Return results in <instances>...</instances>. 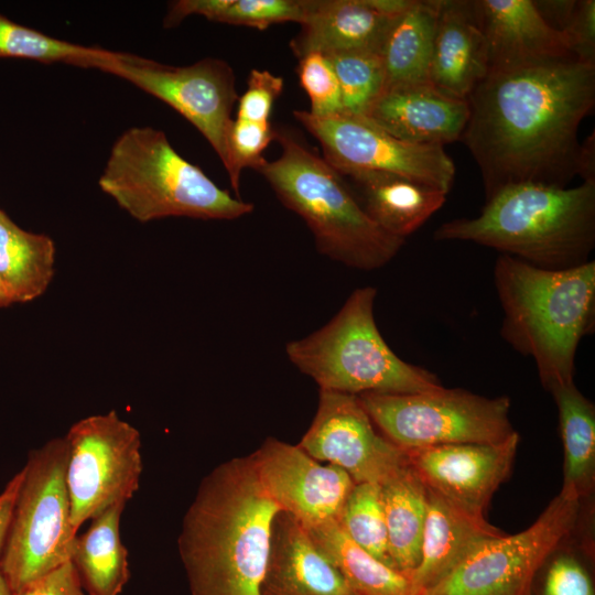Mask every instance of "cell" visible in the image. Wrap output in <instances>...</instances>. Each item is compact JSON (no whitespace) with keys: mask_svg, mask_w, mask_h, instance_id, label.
Returning a JSON list of instances; mask_svg holds the SVG:
<instances>
[{"mask_svg":"<svg viewBox=\"0 0 595 595\" xmlns=\"http://www.w3.org/2000/svg\"><path fill=\"white\" fill-rule=\"evenodd\" d=\"M98 183L141 223L165 217L228 220L253 210L252 204L217 186L152 127L130 128L116 140Z\"/></svg>","mask_w":595,"mask_h":595,"instance_id":"8992f818","label":"cell"},{"mask_svg":"<svg viewBox=\"0 0 595 595\" xmlns=\"http://www.w3.org/2000/svg\"><path fill=\"white\" fill-rule=\"evenodd\" d=\"M501 534L487 520L464 513L426 489L420 562L410 575L414 595L441 581L484 540Z\"/></svg>","mask_w":595,"mask_h":595,"instance_id":"7402d4cb","label":"cell"},{"mask_svg":"<svg viewBox=\"0 0 595 595\" xmlns=\"http://www.w3.org/2000/svg\"><path fill=\"white\" fill-rule=\"evenodd\" d=\"M0 595H14V593L12 592L8 581L6 580L1 571H0Z\"/></svg>","mask_w":595,"mask_h":595,"instance_id":"7bdbcfd3","label":"cell"},{"mask_svg":"<svg viewBox=\"0 0 595 595\" xmlns=\"http://www.w3.org/2000/svg\"><path fill=\"white\" fill-rule=\"evenodd\" d=\"M67 448L55 437L32 450L22 468L0 571L15 594L72 560L76 534L65 482Z\"/></svg>","mask_w":595,"mask_h":595,"instance_id":"ba28073f","label":"cell"},{"mask_svg":"<svg viewBox=\"0 0 595 595\" xmlns=\"http://www.w3.org/2000/svg\"><path fill=\"white\" fill-rule=\"evenodd\" d=\"M542 595H595L593 583L582 564L572 555L560 554L548 567Z\"/></svg>","mask_w":595,"mask_h":595,"instance_id":"8d00e7d4","label":"cell"},{"mask_svg":"<svg viewBox=\"0 0 595 595\" xmlns=\"http://www.w3.org/2000/svg\"><path fill=\"white\" fill-rule=\"evenodd\" d=\"M306 0H178L167 7L164 28H174L190 15L209 21L264 30L283 22L301 23Z\"/></svg>","mask_w":595,"mask_h":595,"instance_id":"f546056e","label":"cell"},{"mask_svg":"<svg viewBox=\"0 0 595 595\" xmlns=\"http://www.w3.org/2000/svg\"><path fill=\"white\" fill-rule=\"evenodd\" d=\"M520 442L518 432L491 444H446L407 452L426 489L464 513L486 520L485 510L508 478Z\"/></svg>","mask_w":595,"mask_h":595,"instance_id":"2e32d148","label":"cell"},{"mask_svg":"<svg viewBox=\"0 0 595 595\" xmlns=\"http://www.w3.org/2000/svg\"><path fill=\"white\" fill-rule=\"evenodd\" d=\"M577 176L583 182L595 183V136L594 131L581 143Z\"/></svg>","mask_w":595,"mask_h":595,"instance_id":"60d3db41","label":"cell"},{"mask_svg":"<svg viewBox=\"0 0 595 595\" xmlns=\"http://www.w3.org/2000/svg\"><path fill=\"white\" fill-rule=\"evenodd\" d=\"M343 175L360 190V205L370 219L389 235L404 240L446 201V193L389 172L354 170Z\"/></svg>","mask_w":595,"mask_h":595,"instance_id":"603a6c76","label":"cell"},{"mask_svg":"<svg viewBox=\"0 0 595 595\" xmlns=\"http://www.w3.org/2000/svg\"><path fill=\"white\" fill-rule=\"evenodd\" d=\"M488 72L487 48L472 1L442 0L428 83L467 100Z\"/></svg>","mask_w":595,"mask_h":595,"instance_id":"ffe728a7","label":"cell"},{"mask_svg":"<svg viewBox=\"0 0 595 595\" xmlns=\"http://www.w3.org/2000/svg\"><path fill=\"white\" fill-rule=\"evenodd\" d=\"M71 526L77 532L116 504H127L142 474L139 431L115 410L75 422L64 436Z\"/></svg>","mask_w":595,"mask_h":595,"instance_id":"30bf717a","label":"cell"},{"mask_svg":"<svg viewBox=\"0 0 595 595\" xmlns=\"http://www.w3.org/2000/svg\"><path fill=\"white\" fill-rule=\"evenodd\" d=\"M388 553L394 569L410 577L420 562L426 488L410 467L382 486Z\"/></svg>","mask_w":595,"mask_h":595,"instance_id":"f1b7e54d","label":"cell"},{"mask_svg":"<svg viewBox=\"0 0 595 595\" xmlns=\"http://www.w3.org/2000/svg\"><path fill=\"white\" fill-rule=\"evenodd\" d=\"M94 68L130 82L171 106L208 141L227 165V136L238 100L236 76L224 60L205 57L171 66L128 53L107 51Z\"/></svg>","mask_w":595,"mask_h":595,"instance_id":"7c38bea8","label":"cell"},{"mask_svg":"<svg viewBox=\"0 0 595 595\" xmlns=\"http://www.w3.org/2000/svg\"><path fill=\"white\" fill-rule=\"evenodd\" d=\"M298 61L299 80L311 102L307 111L322 118L344 113L339 83L326 57L313 52Z\"/></svg>","mask_w":595,"mask_h":595,"instance_id":"e575fe53","label":"cell"},{"mask_svg":"<svg viewBox=\"0 0 595 595\" xmlns=\"http://www.w3.org/2000/svg\"><path fill=\"white\" fill-rule=\"evenodd\" d=\"M107 51L48 36L0 14V58L62 62L79 67H93Z\"/></svg>","mask_w":595,"mask_h":595,"instance_id":"4dcf8cb0","label":"cell"},{"mask_svg":"<svg viewBox=\"0 0 595 595\" xmlns=\"http://www.w3.org/2000/svg\"><path fill=\"white\" fill-rule=\"evenodd\" d=\"M375 426L404 452L446 444H491L515 432L506 396L487 398L461 388L357 396Z\"/></svg>","mask_w":595,"mask_h":595,"instance_id":"9c48e42d","label":"cell"},{"mask_svg":"<svg viewBox=\"0 0 595 595\" xmlns=\"http://www.w3.org/2000/svg\"><path fill=\"white\" fill-rule=\"evenodd\" d=\"M261 595H354L295 518L281 511L272 526Z\"/></svg>","mask_w":595,"mask_h":595,"instance_id":"d6986e66","label":"cell"},{"mask_svg":"<svg viewBox=\"0 0 595 595\" xmlns=\"http://www.w3.org/2000/svg\"><path fill=\"white\" fill-rule=\"evenodd\" d=\"M249 458L268 495L306 529L338 521L356 485L342 468L274 437L266 439Z\"/></svg>","mask_w":595,"mask_h":595,"instance_id":"9a60e30c","label":"cell"},{"mask_svg":"<svg viewBox=\"0 0 595 595\" xmlns=\"http://www.w3.org/2000/svg\"><path fill=\"white\" fill-rule=\"evenodd\" d=\"M580 504L559 493L526 530L484 540L418 595H531L538 571L573 530Z\"/></svg>","mask_w":595,"mask_h":595,"instance_id":"8fae6325","label":"cell"},{"mask_svg":"<svg viewBox=\"0 0 595 595\" xmlns=\"http://www.w3.org/2000/svg\"><path fill=\"white\" fill-rule=\"evenodd\" d=\"M275 139V128L270 122L232 119L227 136V165L230 184L239 196L240 174L244 169L258 167L266 159L262 153Z\"/></svg>","mask_w":595,"mask_h":595,"instance_id":"836d02e7","label":"cell"},{"mask_svg":"<svg viewBox=\"0 0 595 595\" xmlns=\"http://www.w3.org/2000/svg\"><path fill=\"white\" fill-rule=\"evenodd\" d=\"M338 523L356 544L393 567L388 553L382 486L356 484L345 502Z\"/></svg>","mask_w":595,"mask_h":595,"instance_id":"d6a6232c","label":"cell"},{"mask_svg":"<svg viewBox=\"0 0 595 595\" xmlns=\"http://www.w3.org/2000/svg\"><path fill=\"white\" fill-rule=\"evenodd\" d=\"M295 119L318 141L323 158L342 175L354 170L389 172L437 188H452L455 165L441 145L402 141L364 117H315L294 110Z\"/></svg>","mask_w":595,"mask_h":595,"instance_id":"4fadbf2b","label":"cell"},{"mask_svg":"<svg viewBox=\"0 0 595 595\" xmlns=\"http://www.w3.org/2000/svg\"><path fill=\"white\" fill-rule=\"evenodd\" d=\"M472 6L486 42L487 73L574 57L564 34L545 21L534 1L474 0Z\"/></svg>","mask_w":595,"mask_h":595,"instance_id":"e0dca14e","label":"cell"},{"mask_svg":"<svg viewBox=\"0 0 595 595\" xmlns=\"http://www.w3.org/2000/svg\"><path fill=\"white\" fill-rule=\"evenodd\" d=\"M396 18L372 0H306L301 30L290 42L296 58L318 52H380Z\"/></svg>","mask_w":595,"mask_h":595,"instance_id":"44dd1931","label":"cell"},{"mask_svg":"<svg viewBox=\"0 0 595 595\" xmlns=\"http://www.w3.org/2000/svg\"><path fill=\"white\" fill-rule=\"evenodd\" d=\"M72 561L32 582L14 595H85Z\"/></svg>","mask_w":595,"mask_h":595,"instance_id":"f35d334b","label":"cell"},{"mask_svg":"<svg viewBox=\"0 0 595 595\" xmlns=\"http://www.w3.org/2000/svg\"><path fill=\"white\" fill-rule=\"evenodd\" d=\"M559 411L563 443V484L560 494L581 501L595 483V407L574 381L550 390Z\"/></svg>","mask_w":595,"mask_h":595,"instance_id":"484cf974","label":"cell"},{"mask_svg":"<svg viewBox=\"0 0 595 595\" xmlns=\"http://www.w3.org/2000/svg\"><path fill=\"white\" fill-rule=\"evenodd\" d=\"M433 239L486 246L544 270L582 266L595 247V183L508 185L476 217L440 225Z\"/></svg>","mask_w":595,"mask_h":595,"instance_id":"3957f363","label":"cell"},{"mask_svg":"<svg viewBox=\"0 0 595 595\" xmlns=\"http://www.w3.org/2000/svg\"><path fill=\"white\" fill-rule=\"evenodd\" d=\"M55 245L19 227L0 209V280L13 303L41 296L54 275Z\"/></svg>","mask_w":595,"mask_h":595,"instance_id":"4316f807","label":"cell"},{"mask_svg":"<svg viewBox=\"0 0 595 595\" xmlns=\"http://www.w3.org/2000/svg\"><path fill=\"white\" fill-rule=\"evenodd\" d=\"M354 595H414L411 580L356 544L338 521L307 529Z\"/></svg>","mask_w":595,"mask_h":595,"instance_id":"83f0119b","label":"cell"},{"mask_svg":"<svg viewBox=\"0 0 595 595\" xmlns=\"http://www.w3.org/2000/svg\"><path fill=\"white\" fill-rule=\"evenodd\" d=\"M278 159L255 169L279 201L313 234L317 250L347 267L370 271L387 264L405 240L382 230L351 194L343 175L288 129H275Z\"/></svg>","mask_w":595,"mask_h":595,"instance_id":"5b68a950","label":"cell"},{"mask_svg":"<svg viewBox=\"0 0 595 595\" xmlns=\"http://www.w3.org/2000/svg\"><path fill=\"white\" fill-rule=\"evenodd\" d=\"M12 303H13V301H12L9 292L7 291L6 286L3 285V283L0 280V309L9 306Z\"/></svg>","mask_w":595,"mask_h":595,"instance_id":"b9f144b4","label":"cell"},{"mask_svg":"<svg viewBox=\"0 0 595 595\" xmlns=\"http://www.w3.org/2000/svg\"><path fill=\"white\" fill-rule=\"evenodd\" d=\"M570 51L577 60L595 65V1H575L563 25Z\"/></svg>","mask_w":595,"mask_h":595,"instance_id":"74e56055","label":"cell"},{"mask_svg":"<svg viewBox=\"0 0 595 595\" xmlns=\"http://www.w3.org/2000/svg\"><path fill=\"white\" fill-rule=\"evenodd\" d=\"M442 0H414L397 17L379 55L386 87L428 83L433 42Z\"/></svg>","mask_w":595,"mask_h":595,"instance_id":"d4e9b609","label":"cell"},{"mask_svg":"<svg viewBox=\"0 0 595 595\" xmlns=\"http://www.w3.org/2000/svg\"><path fill=\"white\" fill-rule=\"evenodd\" d=\"M468 117V100L416 83L386 87L364 118L402 141L443 147L461 140Z\"/></svg>","mask_w":595,"mask_h":595,"instance_id":"ac0fdd59","label":"cell"},{"mask_svg":"<svg viewBox=\"0 0 595 595\" xmlns=\"http://www.w3.org/2000/svg\"><path fill=\"white\" fill-rule=\"evenodd\" d=\"M283 78L268 71L251 69L247 89L238 97L237 118L252 122H270L275 100L283 90Z\"/></svg>","mask_w":595,"mask_h":595,"instance_id":"d590c367","label":"cell"},{"mask_svg":"<svg viewBox=\"0 0 595 595\" xmlns=\"http://www.w3.org/2000/svg\"><path fill=\"white\" fill-rule=\"evenodd\" d=\"M323 55L338 79L344 113L366 117L386 86L380 55L365 51L332 52Z\"/></svg>","mask_w":595,"mask_h":595,"instance_id":"1f68e13d","label":"cell"},{"mask_svg":"<svg viewBox=\"0 0 595 595\" xmlns=\"http://www.w3.org/2000/svg\"><path fill=\"white\" fill-rule=\"evenodd\" d=\"M23 470L17 473L0 493V555L9 531L15 499L22 483Z\"/></svg>","mask_w":595,"mask_h":595,"instance_id":"ab89813d","label":"cell"},{"mask_svg":"<svg viewBox=\"0 0 595 595\" xmlns=\"http://www.w3.org/2000/svg\"><path fill=\"white\" fill-rule=\"evenodd\" d=\"M494 284L504 340L534 360L548 391L573 382L578 344L595 326V262L544 270L499 255Z\"/></svg>","mask_w":595,"mask_h":595,"instance_id":"277c9868","label":"cell"},{"mask_svg":"<svg viewBox=\"0 0 595 595\" xmlns=\"http://www.w3.org/2000/svg\"><path fill=\"white\" fill-rule=\"evenodd\" d=\"M461 140L488 199L520 183L567 187L577 176L578 127L595 105V65L575 57L487 73L468 97Z\"/></svg>","mask_w":595,"mask_h":595,"instance_id":"6da1fadb","label":"cell"},{"mask_svg":"<svg viewBox=\"0 0 595 595\" xmlns=\"http://www.w3.org/2000/svg\"><path fill=\"white\" fill-rule=\"evenodd\" d=\"M125 507V504L109 507L75 539L71 561L88 595H119L129 581L128 551L120 536Z\"/></svg>","mask_w":595,"mask_h":595,"instance_id":"cb8c5ba5","label":"cell"},{"mask_svg":"<svg viewBox=\"0 0 595 595\" xmlns=\"http://www.w3.org/2000/svg\"><path fill=\"white\" fill-rule=\"evenodd\" d=\"M377 290L357 288L322 328L286 344L290 361L321 390L360 396L439 389L440 379L402 360L381 336L374 316Z\"/></svg>","mask_w":595,"mask_h":595,"instance_id":"52a82bcc","label":"cell"},{"mask_svg":"<svg viewBox=\"0 0 595 595\" xmlns=\"http://www.w3.org/2000/svg\"><path fill=\"white\" fill-rule=\"evenodd\" d=\"M281 508L249 456L216 466L197 488L177 538L192 595H261Z\"/></svg>","mask_w":595,"mask_h":595,"instance_id":"7a4b0ae2","label":"cell"},{"mask_svg":"<svg viewBox=\"0 0 595 595\" xmlns=\"http://www.w3.org/2000/svg\"><path fill=\"white\" fill-rule=\"evenodd\" d=\"M299 445L356 484L383 486L410 465L407 452L379 433L358 397L347 393L320 391L315 416Z\"/></svg>","mask_w":595,"mask_h":595,"instance_id":"5bb4252c","label":"cell"}]
</instances>
